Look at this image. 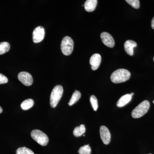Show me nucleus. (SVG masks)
<instances>
[{
    "instance_id": "f257e3e1",
    "label": "nucleus",
    "mask_w": 154,
    "mask_h": 154,
    "mask_svg": "<svg viewBox=\"0 0 154 154\" xmlns=\"http://www.w3.org/2000/svg\"><path fill=\"white\" fill-rule=\"evenodd\" d=\"M131 73L125 69H120L116 70L111 75L110 79L113 83L118 84L124 82L129 80Z\"/></svg>"
},
{
    "instance_id": "f03ea898",
    "label": "nucleus",
    "mask_w": 154,
    "mask_h": 154,
    "mask_svg": "<svg viewBox=\"0 0 154 154\" xmlns=\"http://www.w3.org/2000/svg\"><path fill=\"white\" fill-rule=\"evenodd\" d=\"M150 102L147 100L143 101L133 110L131 115L134 118H139L148 112L150 107Z\"/></svg>"
},
{
    "instance_id": "7ed1b4c3",
    "label": "nucleus",
    "mask_w": 154,
    "mask_h": 154,
    "mask_svg": "<svg viewBox=\"0 0 154 154\" xmlns=\"http://www.w3.org/2000/svg\"><path fill=\"white\" fill-rule=\"evenodd\" d=\"M63 90L62 86L58 85L53 89L50 96V105L53 108H55L60 100Z\"/></svg>"
},
{
    "instance_id": "20e7f679",
    "label": "nucleus",
    "mask_w": 154,
    "mask_h": 154,
    "mask_svg": "<svg viewBox=\"0 0 154 154\" xmlns=\"http://www.w3.org/2000/svg\"><path fill=\"white\" fill-rule=\"evenodd\" d=\"M31 136L34 140L42 146L47 145L49 141L47 135L39 130H33L31 131Z\"/></svg>"
},
{
    "instance_id": "39448f33",
    "label": "nucleus",
    "mask_w": 154,
    "mask_h": 154,
    "mask_svg": "<svg viewBox=\"0 0 154 154\" xmlns=\"http://www.w3.org/2000/svg\"><path fill=\"white\" fill-rule=\"evenodd\" d=\"M74 48V42L72 38L69 36L64 37L61 43V49L64 55H70L73 51Z\"/></svg>"
},
{
    "instance_id": "423d86ee",
    "label": "nucleus",
    "mask_w": 154,
    "mask_h": 154,
    "mask_svg": "<svg viewBox=\"0 0 154 154\" xmlns=\"http://www.w3.org/2000/svg\"><path fill=\"white\" fill-rule=\"evenodd\" d=\"M18 78L19 81L25 86H30L33 84V77L30 73L27 72H22L19 73L18 74Z\"/></svg>"
},
{
    "instance_id": "0eeeda50",
    "label": "nucleus",
    "mask_w": 154,
    "mask_h": 154,
    "mask_svg": "<svg viewBox=\"0 0 154 154\" xmlns=\"http://www.w3.org/2000/svg\"><path fill=\"white\" fill-rule=\"evenodd\" d=\"M45 34L44 28L42 26H38L35 28L33 33V42L34 43L41 42L44 39Z\"/></svg>"
},
{
    "instance_id": "6e6552de",
    "label": "nucleus",
    "mask_w": 154,
    "mask_h": 154,
    "mask_svg": "<svg viewBox=\"0 0 154 154\" xmlns=\"http://www.w3.org/2000/svg\"><path fill=\"white\" fill-rule=\"evenodd\" d=\"M100 134L103 143L105 145L110 143L111 134L107 127L105 126H101L100 128Z\"/></svg>"
},
{
    "instance_id": "1a4fd4ad",
    "label": "nucleus",
    "mask_w": 154,
    "mask_h": 154,
    "mask_svg": "<svg viewBox=\"0 0 154 154\" xmlns=\"http://www.w3.org/2000/svg\"><path fill=\"white\" fill-rule=\"evenodd\" d=\"M101 38L103 43L107 47L113 48L115 45V42L112 36L107 32H102Z\"/></svg>"
},
{
    "instance_id": "9d476101",
    "label": "nucleus",
    "mask_w": 154,
    "mask_h": 154,
    "mask_svg": "<svg viewBox=\"0 0 154 154\" xmlns=\"http://www.w3.org/2000/svg\"><path fill=\"white\" fill-rule=\"evenodd\" d=\"M101 60L102 58L99 54H95L91 57L90 63L91 66V68L93 70H96L99 68Z\"/></svg>"
},
{
    "instance_id": "9b49d317",
    "label": "nucleus",
    "mask_w": 154,
    "mask_h": 154,
    "mask_svg": "<svg viewBox=\"0 0 154 154\" xmlns=\"http://www.w3.org/2000/svg\"><path fill=\"white\" fill-rule=\"evenodd\" d=\"M137 46V44L134 41L127 40L124 43V49L128 54L133 56L134 54V48Z\"/></svg>"
},
{
    "instance_id": "f8f14e48",
    "label": "nucleus",
    "mask_w": 154,
    "mask_h": 154,
    "mask_svg": "<svg viewBox=\"0 0 154 154\" xmlns=\"http://www.w3.org/2000/svg\"><path fill=\"white\" fill-rule=\"evenodd\" d=\"M131 99H132V96H131L130 94H125L124 96H122L119 99L116 105L118 107H123V106L128 104L131 101Z\"/></svg>"
},
{
    "instance_id": "ddd939ff",
    "label": "nucleus",
    "mask_w": 154,
    "mask_h": 154,
    "mask_svg": "<svg viewBox=\"0 0 154 154\" xmlns=\"http://www.w3.org/2000/svg\"><path fill=\"white\" fill-rule=\"evenodd\" d=\"M97 0H87L85 3L84 7L85 10L87 12H91L94 11L97 5Z\"/></svg>"
},
{
    "instance_id": "4468645a",
    "label": "nucleus",
    "mask_w": 154,
    "mask_h": 154,
    "mask_svg": "<svg viewBox=\"0 0 154 154\" xmlns=\"http://www.w3.org/2000/svg\"><path fill=\"white\" fill-rule=\"evenodd\" d=\"M86 131V128L85 125H81L75 128L73 131V134L76 137H80L84 134Z\"/></svg>"
},
{
    "instance_id": "2eb2a0df",
    "label": "nucleus",
    "mask_w": 154,
    "mask_h": 154,
    "mask_svg": "<svg viewBox=\"0 0 154 154\" xmlns=\"http://www.w3.org/2000/svg\"><path fill=\"white\" fill-rule=\"evenodd\" d=\"M81 97V93L79 91H75L74 92L68 104L69 106L73 105L75 103H76Z\"/></svg>"
},
{
    "instance_id": "dca6fc26",
    "label": "nucleus",
    "mask_w": 154,
    "mask_h": 154,
    "mask_svg": "<svg viewBox=\"0 0 154 154\" xmlns=\"http://www.w3.org/2000/svg\"><path fill=\"white\" fill-rule=\"evenodd\" d=\"M34 105V101L32 99H28L22 102L21 107L23 110H27L30 109Z\"/></svg>"
},
{
    "instance_id": "f3484780",
    "label": "nucleus",
    "mask_w": 154,
    "mask_h": 154,
    "mask_svg": "<svg viewBox=\"0 0 154 154\" xmlns=\"http://www.w3.org/2000/svg\"><path fill=\"white\" fill-rule=\"evenodd\" d=\"M10 45L8 42H2L0 43V55L8 52L10 49Z\"/></svg>"
},
{
    "instance_id": "a211bd4d",
    "label": "nucleus",
    "mask_w": 154,
    "mask_h": 154,
    "mask_svg": "<svg viewBox=\"0 0 154 154\" xmlns=\"http://www.w3.org/2000/svg\"><path fill=\"white\" fill-rule=\"evenodd\" d=\"M79 154H91V149L89 144L81 147L79 150Z\"/></svg>"
},
{
    "instance_id": "6ab92c4d",
    "label": "nucleus",
    "mask_w": 154,
    "mask_h": 154,
    "mask_svg": "<svg viewBox=\"0 0 154 154\" xmlns=\"http://www.w3.org/2000/svg\"><path fill=\"white\" fill-rule=\"evenodd\" d=\"M16 154H34V152L30 149L25 147L19 148L16 151Z\"/></svg>"
},
{
    "instance_id": "aec40b11",
    "label": "nucleus",
    "mask_w": 154,
    "mask_h": 154,
    "mask_svg": "<svg viewBox=\"0 0 154 154\" xmlns=\"http://www.w3.org/2000/svg\"><path fill=\"white\" fill-rule=\"evenodd\" d=\"M90 101H91V105L93 107V109L95 111H96L98 108V102L97 98L94 95H92L90 98Z\"/></svg>"
},
{
    "instance_id": "412c9836",
    "label": "nucleus",
    "mask_w": 154,
    "mask_h": 154,
    "mask_svg": "<svg viewBox=\"0 0 154 154\" xmlns=\"http://www.w3.org/2000/svg\"><path fill=\"white\" fill-rule=\"evenodd\" d=\"M125 1L134 8H139L140 1L139 0H126Z\"/></svg>"
},
{
    "instance_id": "4be33fe9",
    "label": "nucleus",
    "mask_w": 154,
    "mask_h": 154,
    "mask_svg": "<svg viewBox=\"0 0 154 154\" xmlns=\"http://www.w3.org/2000/svg\"><path fill=\"white\" fill-rule=\"evenodd\" d=\"M8 78L5 75L0 73V85L2 84H6L8 82Z\"/></svg>"
},
{
    "instance_id": "5701e85b",
    "label": "nucleus",
    "mask_w": 154,
    "mask_h": 154,
    "mask_svg": "<svg viewBox=\"0 0 154 154\" xmlns=\"http://www.w3.org/2000/svg\"><path fill=\"white\" fill-rule=\"evenodd\" d=\"M151 26L152 28L154 29V17L152 19L151 22Z\"/></svg>"
},
{
    "instance_id": "b1692460",
    "label": "nucleus",
    "mask_w": 154,
    "mask_h": 154,
    "mask_svg": "<svg viewBox=\"0 0 154 154\" xmlns=\"http://www.w3.org/2000/svg\"><path fill=\"white\" fill-rule=\"evenodd\" d=\"M3 112V109L2 108V107L0 106V113H2Z\"/></svg>"
},
{
    "instance_id": "393cba45",
    "label": "nucleus",
    "mask_w": 154,
    "mask_h": 154,
    "mask_svg": "<svg viewBox=\"0 0 154 154\" xmlns=\"http://www.w3.org/2000/svg\"><path fill=\"white\" fill-rule=\"evenodd\" d=\"M130 94L131 96H132L133 95H134V93H131V94Z\"/></svg>"
},
{
    "instance_id": "a878e982",
    "label": "nucleus",
    "mask_w": 154,
    "mask_h": 154,
    "mask_svg": "<svg viewBox=\"0 0 154 154\" xmlns=\"http://www.w3.org/2000/svg\"><path fill=\"white\" fill-rule=\"evenodd\" d=\"M153 103H154V100H153Z\"/></svg>"
},
{
    "instance_id": "bb28decb",
    "label": "nucleus",
    "mask_w": 154,
    "mask_h": 154,
    "mask_svg": "<svg viewBox=\"0 0 154 154\" xmlns=\"http://www.w3.org/2000/svg\"><path fill=\"white\" fill-rule=\"evenodd\" d=\"M153 60H154V57Z\"/></svg>"
},
{
    "instance_id": "cd10ccee",
    "label": "nucleus",
    "mask_w": 154,
    "mask_h": 154,
    "mask_svg": "<svg viewBox=\"0 0 154 154\" xmlns=\"http://www.w3.org/2000/svg\"></svg>"
}]
</instances>
